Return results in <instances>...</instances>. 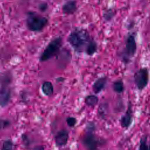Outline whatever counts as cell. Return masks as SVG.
<instances>
[{
	"label": "cell",
	"mask_w": 150,
	"mask_h": 150,
	"mask_svg": "<svg viewBox=\"0 0 150 150\" xmlns=\"http://www.w3.org/2000/svg\"><path fill=\"white\" fill-rule=\"evenodd\" d=\"M91 39L89 33L87 30L82 28H76L69 34L67 42L76 52L81 53L85 52L86 48Z\"/></svg>",
	"instance_id": "obj_2"
},
{
	"label": "cell",
	"mask_w": 150,
	"mask_h": 150,
	"mask_svg": "<svg viewBox=\"0 0 150 150\" xmlns=\"http://www.w3.org/2000/svg\"><path fill=\"white\" fill-rule=\"evenodd\" d=\"M62 12L66 15H71L77 10V2L74 0H69L64 3L62 8Z\"/></svg>",
	"instance_id": "obj_11"
},
{
	"label": "cell",
	"mask_w": 150,
	"mask_h": 150,
	"mask_svg": "<svg viewBox=\"0 0 150 150\" xmlns=\"http://www.w3.org/2000/svg\"><path fill=\"white\" fill-rule=\"evenodd\" d=\"M66 121L67 126L70 128L74 127L77 122V120L76 118H75L74 117H71V116L67 117L66 119Z\"/></svg>",
	"instance_id": "obj_18"
},
{
	"label": "cell",
	"mask_w": 150,
	"mask_h": 150,
	"mask_svg": "<svg viewBox=\"0 0 150 150\" xmlns=\"http://www.w3.org/2000/svg\"><path fill=\"white\" fill-rule=\"evenodd\" d=\"M1 150H13V143L11 139H6L4 141Z\"/></svg>",
	"instance_id": "obj_17"
},
{
	"label": "cell",
	"mask_w": 150,
	"mask_h": 150,
	"mask_svg": "<svg viewBox=\"0 0 150 150\" xmlns=\"http://www.w3.org/2000/svg\"><path fill=\"white\" fill-rule=\"evenodd\" d=\"M9 121L6 120H0V129H4L9 125Z\"/></svg>",
	"instance_id": "obj_20"
},
{
	"label": "cell",
	"mask_w": 150,
	"mask_h": 150,
	"mask_svg": "<svg viewBox=\"0 0 150 150\" xmlns=\"http://www.w3.org/2000/svg\"><path fill=\"white\" fill-rule=\"evenodd\" d=\"M9 83H4L0 88V105L2 107L6 106L11 98V89Z\"/></svg>",
	"instance_id": "obj_8"
},
{
	"label": "cell",
	"mask_w": 150,
	"mask_h": 150,
	"mask_svg": "<svg viewBox=\"0 0 150 150\" xmlns=\"http://www.w3.org/2000/svg\"><path fill=\"white\" fill-rule=\"evenodd\" d=\"M137 51V42L135 37L132 35H129L125 40L124 53L128 58L134 56Z\"/></svg>",
	"instance_id": "obj_7"
},
{
	"label": "cell",
	"mask_w": 150,
	"mask_h": 150,
	"mask_svg": "<svg viewBox=\"0 0 150 150\" xmlns=\"http://www.w3.org/2000/svg\"><path fill=\"white\" fill-rule=\"evenodd\" d=\"M138 150H150V139L147 135H143L139 142Z\"/></svg>",
	"instance_id": "obj_13"
},
{
	"label": "cell",
	"mask_w": 150,
	"mask_h": 150,
	"mask_svg": "<svg viewBox=\"0 0 150 150\" xmlns=\"http://www.w3.org/2000/svg\"><path fill=\"white\" fill-rule=\"evenodd\" d=\"M119 121L121 127L125 129L129 128L132 124L133 121V110L132 104L130 101L128 103L126 111L121 117Z\"/></svg>",
	"instance_id": "obj_6"
},
{
	"label": "cell",
	"mask_w": 150,
	"mask_h": 150,
	"mask_svg": "<svg viewBox=\"0 0 150 150\" xmlns=\"http://www.w3.org/2000/svg\"><path fill=\"white\" fill-rule=\"evenodd\" d=\"M96 125L93 121H88L84 132L81 137L80 142L86 150H99L107 144V140L95 134Z\"/></svg>",
	"instance_id": "obj_1"
},
{
	"label": "cell",
	"mask_w": 150,
	"mask_h": 150,
	"mask_svg": "<svg viewBox=\"0 0 150 150\" xmlns=\"http://www.w3.org/2000/svg\"><path fill=\"white\" fill-rule=\"evenodd\" d=\"M112 87L113 91L117 94H121L123 93L125 88L124 83L121 80H117L115 81L113 83Z\"/></svg>",
	"instance_id": "obj_16"
},
{
	"label": "cell",
	"mask_w": 150,
	"mask_h": 150,
	"mask_svg": "<svg viewBox=\"0 0 150 150\" xmlns=\"http://www.w3.org/2000/svg\"><path fill=\"white\" fill-rule=\"evenodd\" d=\"M97 48V44L96 42L93 39H91L86 48L85 52L87 55L92 56L96 53Z\"/></svg>",
	"instance_id": "obj_15"
},
{
	"label": "cell",
	"mask_w": 150,
	"mask_h": 150,
	"mask_svg": "<svg viewBox=\"0 0 150 150\" xmlns=\"http://www.w3.org/2000/svg\"><path fill=\"white\" fill-rule=\"evenodd\" d=\"M107 80L108 79L106 76H103L97 79L92 86L93 92L96 94L101 92L107 84Z\"/></svg>",
	"instance_id": "obj_10"
},
{
	"label": "cell",
	"mask_w": 150,
	"mask_h": 150,
	"mask_svg": "<svg viewBox=\"0 0 150 150\" xmlns=\"http://www.w3.org/2000/svg\"><path fill=\"white\" fill-rule=\"evenodd\" d=\"M48 23V19L35 12L29 11L26 13V25L32 32H41Z\"/></svg>",
	"instance_id": "obj_3"
},
{
	"label": "cell",
	"mask_w": 150,
	"mask_h": 150,
	"mask_svg": "<svg viewBox=\"0 0 150 150\" xmlns=\"http://www.w3.org/2000/svg\"><path fill=\"white\" fill-rule=\"evenodd\" d=\"M38 8L40 11H41L42 12H45L47 10V9L48 8V5L46 3H41L39 5Z\"/></svg>",
	"instance_id": "obj_21"
},
{
	"label": "cell",
	"mask_w": 150,
	"mask_h": 150,
	"mask_svg": "<svg viewBox=\"0 0 150 150\" xmlns=\"http://www.w3.org/2000/svg\"><path fill=\"white\" fill-rule=\"evenodd\" d=\"M114 15V11H112L111 9H108L105 12V13L104 14V18L106 21H110L113 18Z\"/></svg>",
	"instance_id": "obj_19"
},
{
	"label": "cell",
	"mask_w": 150,
	"mask_h": 150,
	"mask_svg": "<svg viewBox=\"0 0 150 150\" xmlns=\"http://www.w3.org/2000/svg\"><path fill=\"white\" fill-rule=\"evenodd\" d=\"M62 46V38L60 36L52 39L45 47L39 57V61H47L57 55Z\"/></svg>",
	"instance_id": "obj_4"
},
{
	"label": "cell",
	"mask_w": 150,
	"mask_h": 150,
	"mask_svg": "<svg viewBox=\"0 0 150 150\" xmlns=\"http://www.w3.org/2000/svg\"><path fill=\"white\" fill-rule=\"evenodd\" d=\"M69 139V131L66 129H62L57 131L54 136L56 146L63 147L67 145Z\"/></svg>",
	"instance_id": "obj_9"
},
{
	"label": "cell",
	"mask_w": 150,
	"mask_h": 150,
	"mask_svg": "<svg viewBox=\"0 0 150 150\" xmlns=\"http://www.w3.org/2000/svg\"><path fill=\"white\" fill-rule=\"evenodd\" d=\"M98 102V98L96 95H88L84 98L85 104L89 107H94Z\"/></svg>",
	"instance_id": "obj_14"
},
{
	"label": "cell",
	"mask_w": 150,
	"mask_h": 150,
	"mask_svg": "<svg viewBox=\"0 0 150 150\" xmlns=\"http://www.w3.org/2000/svg\"><path fill=\"white\" fill-rule=\"evenodd\" d=\"M134 83L139 91L144 90L149 81V72L146 68H141L134 75Z\"/></svg>",
	"instance_id": "obj_5"
},
{
	"label": "cell",
	"mask_w": 150,
	"mask_h": 150,
	"mask_svg": "<svg viewBox=\"0 0 150 150\" xmlns=\"http://www.w3.org/2000/svg\"><path fill=\"white\" fill-rule=\"evenodd\" d=\"M42 93L46 96L50 97L53 94L54 87L52 83L49 81H45L42 85Z\"/></svg>",
	"instance_id": "obj_12"
}]
</instances>
